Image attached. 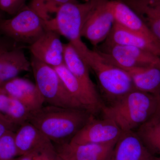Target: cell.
Instances as JSON below:
<instances>
[{
    "label": "cell",
    "instance_id": "1",
    "mask_svg": "<svg viewBox=\"0 0 160 160\" xmlns=\"http://www.w3.org/2000/svg\"><path fill=\"white\" fill-rule=\"evenodd\" d=\"M93 116L84 109L49 105L31 112L28 122L52 143L61 145L69 142Z\"/></svg>",
    "mask_w": 160,
    "mask_h": 160
},
{
    "label": "cell",
    "instance_id": "2",
    "mask_svg": "<svg viewBox=\"0 0 160 160\" xmlns=\"http://www.w3.org/2000/svg\"><path fill=\"white\" fill-rule=\"evenodd\" d=\"M156 97L134 89L107 105L102 111L103 118L114 122L123 132L134 131L152 116L158 109Z\"/></svg>",
    "mask_w": 160,
    "mask_h": 160
},
{
    "label": "cell",
    "instance_id": "3",
    "mask_svg": "<svg viewBox=\"0 0 160 160\" xmlns=\"http://www.w3.org/2000/svg\"><path fill=\"white\" fill-rule=\"evenodd\" d=\"M99 0L71 2L58 6L55 16L46 20L47 29L54 30L69 40L84 62L90 49L82 40L83 26L92 10Z\"/></svg>",
    "mask_w": 160,
    "mask_h": 160
},
{
    "label": "cell",
    "instance_id": "4",
    "mask_svg": "<svg viewBox=\"0 0 160 160\" xmlns=\"http://www.w3.org/2000/svg\"><path fill=\"white\" fill-rule=\"evenodd\" d=\"M85 63L96 76L101 90L109 103L135 89L129 73L109 62L96 49H90Z\"/></svg>",
    "mask_w": 160,
    "mask_h": 160
},
{
    "label": "cell",
    "instance_id": "5",
    "mask_svg": "<svg viewBox=\"0 0 160 160\" xmlns=\"http://www.w3.org/2000/svg\"><path fill=\"white\" fill-rule=\"evenodd\" d=\"M30 62L36 85L45 103L51 106L82 109L71 96L54 68L32 56Z\"/></svg>",
    "mask_w": 160,
    "mask_h": 160
},
{
    "label": "cell",
    "instance_id": "6",
    "mask_svg": "<svg viewBox=\"0 0 160 160\" xmlns=\"http://www.w3.org/2000/svg\"><path fill=\"white\" fill-rule=\"evenodd\" d=\"M46 30V20L32 7H24L11 18H0V33L17 43L31 45Z\"/></svg>",
    "mask_w": 160,
    "mask_h": 160
},
{
    "label": "cell",
    "instance_id": "7",
    "mask_svg": "<svg viewBox=\"0 0 160 160\" xmlns=\"http://www.w3.org/2000/svg\"><path fill=\"white\" fill-rule=\"evenodd\" d=\"M103 42L96 50L109 62L125 71L160 66V57L148 52L132 46Z\"/></svg>",
    "mask_w": 160,
    "mask_h": 160
},
{
    "label": "cell",
    "instance_id": "8",
    "mask_svg": "<svg viewBox=\"0 0 160 160\" xmlns=\"http://www.w3.org/2000/svg\"><path fill=\"white\" fill-rule=\"evenodd\" d=\"M114 22L110 0H99L84 24L82 37L97 47L106 41Z\"/></svg>",
    "mask_w": 160,
    "mask_h": 160
},
{
    "label": "cell",
    "instance_id": "9",
    "mask_svg": "<svg viewBox=\"0 0 160 160\" xmlns=\"http://www.w3.org/2000/svg\"><path fill=\"white\" fill-rule=\"evenodd\" d=\"M123 131L112 120L94 116L72 138L70 142L77 144H104L117 141Z\"/></svg>",
    "mask_w": 160,
    "mask_h": 160
},
{
    "label": "cell",
    "instance_id": "10",
    "mask_svg": "<svg viewBox=\"0 0 160 160\" xmlns=\"http://www.w3.org/2000/svg\"><path fill=\"white\" fill-rule=\"evenodd\" d=\"M29 49L32 56L53 68L64 64V44L54 30L47 29Z\"/></svg>",
    "mask_w": 160,
    "mask_h": 160
},
{
    "label": "cell",
    "instance_id": "11",
    "mask_svg": "<svg viewBox=\"0 0 160 160\" xmlns=\"http://www.w3.org/2000/svg\"><path fill=\"white\" fill-rule=\"evenodd\" d=\"M154 156L134 131L123 132L106 160H152Z\"/></svg>",
    "mask_w": 160,
    "mask_h": 160
},
{
    "label": "cell",
    "instance_id": "12",
    "mask_svg": "<svg viewBox=\"0 0 160 160\" xmlns=\"http://www.w3.org/2000/svg\"><path fill=\"white\" fill-rule=\"evenodd\" d=\"M64 62L90 97L98 104L104 106L90 78L89 67L69 42L64 44Z\"/></svg>",
    "mask_w": 160,
    "mask_h": 160
},
{
    "label": "cell",
    "instance_id": "13",
    "mask_svg": "<svg viewBox=\"0 0 160 160\" xmlns=\"http://www.w3.org/2000/svg\"><path fill=\"white\" fill-rule=\"evenodd\" d=\"M0 87L22 103L30 111L39 109L45 103L36 84L29 80L18 77Z\"/></svg>",
    "mask_w": 160,
    "mask_h": 160
},
{
    "label": "cell",
    "instance_id": "14",
    "mask_svg": "<svg viewBox=\"0 0 160 160\" xmlns=\"http://www.w3.org/2000/svg\"><path fill=\"white\" fill-rule=\"evenodd\" d=\"M117 141L104 144H77L67 142L55 146L72 160H106Z\"/></svg>",
    "mask_w": 160,
    "mask_h": 160
},
{
    "label": "cell",
    "instance_id": "15",
    "mask_svg": "<svg viewBox=\"0 0 160 160\" xmlns=\"http://www.w3.org/2000/svg\"><path fill=\"white\" fill-rule=\"evenodd\" d=\"M105 42L110 44L136 47L160 57L159 43L130 31L115 22Z\"/></svg>",
    "mask_w": 160,
    "mask_h": 160
},
{
    "label": "cell",
    "instance_id": "16",
    "mask_svg": "<svg viewBox=\"0 0 160 160\" xmlns=\"http://www.w3.org/2000/svg\"><path fill=\"white\" fill-rule=\"evenodd\" d=\"M30 70V61L21 47L0 52V86L18 77L21 72Z\"/></svg>",
    "mask_w": 160,
    "mask_h": 160
},
{
    "label": "cell",
    "instance_id": "17",
    "mask_svg": "<svg viewBox=\"0 0 160 160\" xmlns=\"http://www.w3.org/2000/svg\"><path fill=\"white\" fill-rule=\"evenodd\" d=\"M54 68L71 96L82 109L94 115L103 106L90 97L65 64Z\"/></svg>",
    "mask_w": 160,
    "mask_h": 160
},
{
    "label": "cell",
    "instance_id": "18",
    "mask_svg": "<svg viewBox=\"0 0 160 160\" xmlns=\"http://www.w3.org/2000/svg\"><path fill=\"white\" fill-rule=\"evenodd\" d=\"M110 5L115 22L130 31L159 43L139 16L122 0H110Z\"/></svg>",
    "mask_w": 160,
    "mask_h": 160
},
{
    "label": "cell",
    "instance_id": "19",
    "mask_svg": "<svg viewBox=\"0 0 160 160\" xmlns=\"http://www.w3.org/2000/svg\"><path fill=\"white\" fill-rule=\"evenodd\" d=\"M139 16L160 43V0H122Z\"/></svg>",
    "mask_w": 160,
    "mask_h": 160
},
{
    "label": "cell",
    "instance_id": "20",
    "mask_svg": "<svg viewBox=\"0 0 160 160\" xmlns=\"http://www.w3.org/2000/svg\"><path fill=\"white\" fill-rule=\"evenodd\" d=\"M31 112L22 103L0 87V115L4 118L19 127L29 121Z\"/></svg>",
    "mask_w": 160,
    "mask_h": 160
},
{
    "label": "cell",
    "instance_id": "21",
    "mask_svg": "<svg viewBox=\"0 0 160 160\" xmlns=\"http://www.w3.org/2000/svg\"><path fill=\"white\" fill-rule=\"evenodd\" d=\"M137 90L156 96L160 88V66H146L127 71Z\"/></svg>",
    "mask_w": 160,
    "mask_h": 160
},
{
    "label": "cell",
    "instance_id": "22",
    "mask_svg": "<svg viewBox=\"0 0 160 160\" xmlns=\"http://www.w3.org/2000/svg\"><path fill=\"white\" fill-rule=\"evenodd\" d=\"M49 139L29 122L23 123L15 132V141L18 156L31 151Z\"/></svg>",
    "mask_w": 160,
    "mask_h": 160
},
{
    "label": "cell",
    "instance_id": "23",
    "mask_svg": "<svg viewBox=\"0 0 160 160\" xmlns=\"http://www.w3.org/2000/svg\"><path fill=\"white\" fill-rule=\"evenodd\" d=\"M138 135L152 153L160 156V110L137 129Z\"/></svg>",
    "mask_w": 160,
    "mask_h": 160
},
{
    "label": "cell",
    "instance_id": "24",
    "mask_svg": "<svg viewBox=\"0 0 160 160\" xmlns=\"http://www.w3.org/2000/svg\"><path fill=\"white\" fill-rule=\"evenodd\" d=\"M58 152L53 143L47 139L26 154L13 160H57Z\"/></svg>",
    "mask_w": 160,
    "mask_h": 160
},
{
    "label": "cell",
    "instance_id": "25",
    "mask_svg": "<svg viewBox=\"0 0 160 160\" xmlns=\"http://www.w3.org/2000/svg\"><path fill=\"white\" fill-rule=\"evenodd\" d=\"M15 132L7 131L0 138V160H13L18 156Z\"/></svg>",
    "mask_w": 160,
    "mask_h": 160
},
{
    "label": "cell",
    "instance_id": "26",
    "mask_svg": "<svg viewBox=\"0 0 160 160\" xmlns=\"http://www.w3.org/2000/svg\"><path fill=\"white\" fill-rule=\"evenodd\" d=\"M26 0H0V9L11 15L17 14L24 8Z\"/></svg>",
    "mask_w": 160,
    "mask_h": 160
},
{
    "label": "cell",
    "instance_id": "27",
    "mask_svg": "<svg viewBox=\"0 0 160 160\" xmlns=\"http://www.w3.org/2000/svg\"><path fill=\"white\" fill-rule=\"evenodd\" d=\"M17 47L18 43L0 33V52Z\"/></svg>",
    "mask_w": 160,
    "mask_h": 160
},
{
    "label": "cell",
    "instance_id": "28",
    "mask_svg": "<svg viewBox=\"0 0 160 160\" xmlns=\"http://www.w3.org/2000/svg\"><path fill=\"white\" fill-rule=\"evenodd\" d=\"M19 127L15 126L0 115V138L7 131H16Z\"/></svg>",
    "mask_w": 160,
    "mask_h": 160
},
{
    "label": "cell",
    "instance_id": "29",
    "mask_svg": "<svg viewBox=\"0 0 160 160\" xmlns=\"http://www.w3.org/2000/svg\"><path fill=\"white\" fill-rule=\"evenodd\" d=\"M57 6H59L67 3L75 2L77 0H49Z\"/></svg>",
    "mask_w": 160,
    "mask_h": 160
},
{
    "label": "cell",
    "instance_id": "30",
    "mask_svg": "<svg viewBox=\"0 0 160 160\" xmlns=\"http://www.w3.org/2000/svg\"><path fill=\"white\" fill-rule=\"evenodd\" d=\"M58 152V158L57 160H72L66 155L62 152Z\"/></svg>",
    "mask_w": 160,
    "mask_h": 160
},
{
    "label": "cell",
    "instance_id": "31",
    "mask_svg": "<svg viewBox=\"0 0 160 160\" xmlns=\"http://www.w3.org/2000/svg\"><path fill=\"white\" fill-rule=\"evenodd\" d=\"M156 97L158 101V109L160 110V88L159 91H158V93L155 96Z\"/></svg>",
    "mask_w": 160,
    "mask_h": 160
},
{
    "label": "cell",
    "instance_id": "32",
    "mask_svg": "<svg viewBox=\"0 0 160 160\" xmlns=\"http://www.w3.org/2000/svg\"><path fill=\"white\" fill-rule=\"evenodd\" d=\"M152 160H160V157H154L153 159Z\"/></svg>",
    "mask_w": 160,
    "mask_h": 160
},
{
    "label": "cell",
    "instance_id": "33",
    "mask_svg": "<svg viewBox=\"0 0 160 160\" xmlns=\"http://www.w3.org/2000/svg\"></svg>",
    "mask_w": 160,
    "mask_h": 160
}]
</instances>
